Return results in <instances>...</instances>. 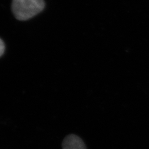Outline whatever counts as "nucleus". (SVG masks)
I'll list each match as a JSON object with an SVG mask.
<instances>
[{
  "mask_svg": "<svg viewBox=\"0 0 149 149\" xmlns=\"http://www.w3.org/2000/svg\"><path fill=\"white\" fill-rule=\"evenodd\" d=\"M63 149H86L82 140L74 134L66 136L62 143Z\"/></svg>",
  "mask_w": 149,
  "mask_h": 149,
  "instance_id": "f03ea898",
  "label": "nucleus"
},
{
  "mask_svg": "<svg viewBox=\"0 0 149 149\" xmlns=\"http://www.w3.org/2000/svg\"><path fill=\"white\" fill-rule=\"evenodd\" d=\"M5 50V45L3 41L0 38V57L2 56Z\"/></svg>",
  "mask_w": 149,
  "mask_h": 149,
  "instance_id": "7ed1b4c3",
  "label": "nucleus"
},
{
  "mask_svg": "<svg viewBox=\"0 0 149 149\" xmlns=\"http://www.w3.org/2000/svg\"><path fill=\"white\" fill-rule=\"evenodd\" d=\"M44 0H13L12 10L16 19L27 21L43 11Z\"/></svg>",
  "mask_w": 149,
  "mask_h": 149,
  "instance_id": "f257e3e1",
  "label": "nucleus"
}]
</instances>
